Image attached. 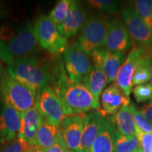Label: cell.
<instances>
[{
    "label": "cell",
    "mask_w": 152,
    "mask_h": 152,
    "mask_svg": "<svg viewBox=\"0 0 152 152\" xmlns=\"http://www.w3.org/2000/svg\"><path fill=\"white\" fill-rule=\"evenodd\" d=\"M130 103V97L125 94L116 83H114L102 92V109L99 111L106 117L108 115H115L123 106H129Z\"/></svg>",
    "instance_id": "e0dca14e"
},
{
    "label": "cell",
    "mask_w": 152,
    "mask_h": 152,
    "mask_svg": "<svg viewBox=\"0 0 152 152\" xmlns=\"http://www.w3.org/2000/svg\"><path fill=\"white\" fill-rule=\"evenodd\" d=\"M20 129V112L4 104L0 108V144L18 138Z\"/></svg>",
    "instance_id": "9a60e30c"
},
{
    "label": "cell",
    "mask_w": 152,
    "mask_h": 152,
    "mask_svg": "<svg viewBox=\"0 0 152 152\" xmlns=\"http://www.w3.org/2000/svg\"><path fill=\"white\" fill-rule=\"evenodd\" d=\"M26 152H44V151L42 148L38 147L36 144H34V145H30Z\"/></svg>",
    "instance_id": "836d02e7"
},
{
    "label": "cell",
    "mask_w": 152,
    "mask_h": 152,
    "mask_svg": "<svg viewBox=\"0 0 152 152\" xmlns=\"http://www.w3.org/2000/svg\"><path fill=\"white\" fill-rule=\"evenodd\" d=\"M87 11L78 1H72L68 14L61 24L57 26L66 39L74 37L81 31L87 20Z\"/></svg>",
    "instance_id": "4fadbf2b"
},
{
    "label": "cell",
    "mask_w": 152,
    "mask_h": 152,
    "mask_svg": "<svg viewBox=\"0 0 152 152\" xmlns=\"http://www.w3.org/2000/svg\"><path fill=\"white\" fill-rule=\"evenodd\" d=\"M1 99L4 104L18 112H24L35 104L37 92L1 70Z\"/></svg>",
    "instance_id": "277c9868"
},
{
    "label": "cell",
    "mask_w": 152,
    "mask_h": 152,
    "mask_svg": "<svg viewBox=\"0 0 152 152\" xmlns=\"http://www.w3.org/2000/svg\"><path fill=\"white\" fill-rule=\"evenodd\" d=\"M2 15H3V9L1 4H0V20H1V17H2Z\"/></svg>",
    "instance_id": "e575fe53"
},
{
    "label": "cell",
    "mask_w": 152,
    "mask_h": 152,
    "mask_svg": "<svg viewBox=\"0 0 152 152\" xmlns=\"http://www.w3.org/2000/svg\"><path fill=\"white\" fill-rule=\"evenodd\" d=\"M58 129L68 149L77 152L83 134V115H68L60 123Z\"/></svg>",
    "instance_id": "2e32d148"
},
{
    "label": "cell",
    "mask_w": 152,
    "mask_h": 152,
    "mask_svg": "<svg viewBox=\"0 0 152 152\" xmlns=\"http://www.w3.org/2000/svg\"><path fill=\"white\" fill-rule=\"evenodd\" d=\"M52 64L48 56L25 57L7 66V73L37 92L50 83Z\"/></svg>",
    "instance_id": "3957f363"
},
{
    "label": "cell",
    "mask_w": 152,
    "mask_h": 152,
    "mask_svg": "<svg viewBox=\"0 0 152 152\" xmlns=\"http://www.w3.org/2000/svg\"><path fill=\"white\" fill-rule=\"evenodd\" d=\"M64 63L68 77L72 80L83 83V79L92 68L89 56L74 42L64 53Z\"/></svg>",
    "instance_id": "30bf717a"
},
{
    "label": "cell",
    "mask_w": 152,
    "mask_h": 152,
    "mask_svg": "<svg viewBox=\"0 0 152 152\" xmlns=\"http://www.w3.org/2000/svg\"><path fill=\"white\" fill-rule=\"evenodd\" d=\"M151 85L152 86V61H151Z\"/></svg>",
    "instance_id": "8d00e7d4"
},
{
    "label": "cell",
    "mask_w": 152,
    "mask_h": 152,
    "mask_svg": "<svg viewBox=\"0 0 152 152\" xmlns=\"http://www.w3.org/2000/svg\"><path fill=\"white\" fill-rule=\"evenodd\" d=\"M130 108L134 117L136 128L145 133H152V124L143 116L141 112L132 102L130 104Z\"/></svg>",
    "instance_id": "83f0119b"
},
{
    "label": "cell",
    "mask_w": 152,
    "mask_h": 152,
    "mask_svg": "<svg viewBox=\"0 0 152 152\" xmlns=\"http://www.w3.org/2000/svg\"><path fill=\"white\" fill-rule=\"evenodd\" d=\"M20 129L18 139L29 145L35 144V137L43 118L36 104L31 109L20 112Z\"/></svg>",
    "instance_id": "ac0fdd59"
},
{
    "label": "cell",
    "mask_w": 152,
    "mask_h": 152,
    "mask_svg": "<svg viewBox=\"0 0 152 152\" xmlns=\"http://www.w3.org/2000/svg\"><path fill=\"white\" fill-rule=\"evenodd\" d=\"M71 0H61L50 11L49 17L57 26L62 23L67 16L68 10L71 7Z\"/></svg>",
    "instance_id": "484cf974"
},
{
    "label": "cell",
    "mask_w": 152,
    "mask_h": 152,
    "mask_svg": "<svg viewBox=\"0 0 152 152\" xmlns=\"http://www.w3.org/2000/svg\"><path fill=\"white\" fill-rule=\"evenodd\" d=\"M115 149L117 152H142L136 136H125L115 129Z\"/></svg>",
    "instance_id": "603a6c76"
},
{
    "label": "cell",
    "mask_w": 152,
    "mask_h": 152,
    "mask_svg": "<svg viewBox=\"0 0 152 152\" xmlns=\"http://www.w3.org/2000/svg\"><path fill=\"white\" fill-rule=\"evenodd\" d=\"M108 23L107 16L102 14H92L87 19L75 42L87 56H90L96 49L105 47Z\"/></svg>",
    "instance_id": "5b68a950"
},
{
    "label": "cell",
    "mask_w": 152,
    "mask_h": 152,
    "mask_svg": "<svg viewBox=\"0 0 152 152\" xmlns=\"http://www.w3.org/2000/svg\"><path fill=\"white\" fill-rule=\"evenodd\" d=\"M112 118L119 133L125 136H135L136 125L130 105L123 106Z\"/></svg>",
    "instance_id": "44dd1931"
},
{
    "label": "cell",
    "mask_w": 152,
    "mask_h": 152,
    "mask_svg": "<svg viewBox=\"0 0 152 152\" xmlns=\"http://www.w3.org/2000/svg\"><path fill=\"white\" fill-rule=\"evenodd\" d=\"M30 145L17 138L8 143L0 144V152H26Z\"/></svg>",
    "instance_id": "f546056e"
},
{
    "label": "cell",
    "mask_w": 152,
    "mask_h": 152,
    "mask_svg": "<svg viewBox=\"0 0 152 152\" xmlns=\"http://www.w3.org/2000/svg\"><path fill=\"white\" fill-rule=\"evenodd\" d=\"M50 86L61 102L67 115H83L93 110H100V104L83 83L68 77L61 58L52 64Z\"/></svg>",
    "instance_id": "6da1fadb"
},
{
    "label": "cell",
    "mask_w": 152,
    "mask_h": 152,
    "mask_svg": "<svg viewBox=\"0 0 152 152\" xmlns=\"http://www.w3.org/2000/svg\"><path fill=\"white\" fill-rule=\"evenodd\" d=\"M87 2L92 8L106 14L116 12L119 8V3L113 0H89Z\"/></svg>",
    "instance_id": "4316f807"
},
{
    "label": "cell",
    "mask_w": 152,
    "mask_h": 152,
    "mask_svg": "<svg viewBox=\"0 0 152 152\" xmlns=\"http://www.w3.org/2000/svg\"><path fill=\"white\" fill-rule=\"evenodd\" d=\"M132 4V8L152 30V1L137 0L133 1Z\"/></svg>",
    "instance_id": "d4e9b609"
},
{
    "label": "cell",
    "mask_w": 152,
    "mask_h": 152,
    "mask_svg": "<svg viewBox=\"0 0 152 152\" xmlns=\"http://www.w3.org/2000/svg\"><path fill=\"white\" fill-rule=\"evenodd\" d=\"M40 45L29 22L16 30H0V59L9 66L20 58L38 55Z\"/></svg>",
    "instance_id": "7a4b0ae2"
},
{
    "label": "cell",
    "mask_w": 152,
    "mask_h": 152,
    "mask_svg": "<svg viewBox=\"0 0 152 152\" xmlns=\"http://www.w3.org/2000/svg\"><path fill=\"white\" fill-rule=\"evenodd\" d=\"M68 152H76V151H69Z\"/></svg>",
    "instance_id": "74e56055"
},
{
    "label": "cell",
    "mask_w": 152,
    "mask_h": 152,
    "mask_svg": "<svg viewBox=\"0 0 152 152\" xmlns=\"http://www.w3.org/2000/svg\"><path fill=\"white\" fill-rule=\"evenodd\" d=\"M125 26L136 46L152 49V30L132 7L121 11Z\"/></svg>",
    "instance_id": "9c48e42d"
},
{
    "label": "cell",
    "mask_w": 152,
    "mask_h": 152,
    "mask_svg": "<svg viewBox=\"0 0 152 152\" xmlns=\"http://www.w3.org/2000/svg\"><path fill=\"white\" fill-rule=\"evenodd\" d=\"M115 125L113 118L107 117L93 142L90 152H117L115 149Z\"/></svg>",
    "instance_id": "d6986e66"
},
{
    "label": "cell",
    "mask_w": 152,
    "mask_h": 152,
    "mask_svg": "<svg viewBox=\"0 0 152 152\" xmlns=\"http://www.w3.org/2000/svg\"><path fill=\"white\" fill-rule=\"evenodd\" d=\"M105 49L109 52L125 53L134 47L133 40L123 23L119 19H109Z\"/></svg>",
    "instance_id": "8fae6325"
},
{
    "label": "cell",
    "mask_w": 152,
    "mask_h": 152,
    "mask_svg": "<svg viewBox=\"0 0 152 152\" xmlns=\"http://www.w3.org/2000/svg\"><path fill=\"white\" fill-rule=\"evenodd\" d=\"M93 66L99 68L107 76L108 84L114 82L125 60V54L109 52L105 48L97 49L90 55Z\"/></svg>",
    "instance_id": "7c38bea8"
},
{
    "label": "cell",
    "mask_w": 152,
    "mask_h": 152,
    "mask_svg": "<svg viewBox=\"0 0 152 152\" xmlns=\"http://www.w3.org/2000/svg\"><path fill=\"white\" fill-rule=\"evenodd\" d=\"M132 91L137 103H144L152 99V86L149 83L137 85Z\"/></svg>",
    "instance_id": "f1b7e54d"
},
{
    "label": "cell",
    "mask_w": 152,
    "mask_h": 152,
    "mask_svg": "<svg viewBox=\"0 0 152 152\" xmlns=\"http://www.w3.org/2000/svg\"><path fill=\"white\" fill-rule=\"evenodd\" d=\"M135 136L142 152H152V133H145L136 128Z\"/></svg>",
    "instance_id": "4dcf8cb0"
},
{
    "label": "cell",
    "mask_w": 152,
    "mask_h": 152,
    "mask_svg": "<svg viewBox=\"0 0 152 152\" xmlns=\"http://www.w3.org/2000/svg\"><path fill=\"white\" fill-rule=\"evenodd\" d=\"M140 111L143 115V116L152 124V99L147 103L142 105L140 109Z\"/></svg>",
    "instance_id": "d6a6232c"
},
{
    "label": "cell",
    "mask_w": 152,
    "mask_h": 152,
    "mask_svg": "<svg viewBox=\"0 0 152 152\" xmlns=\"http://www.w3.org/2000/svg\"><path fill=\"white\" fill-rule=\"evenodd\" d=\"M36 104L43 118L57 127L64 118L68 116L62 103L50 85L37 92Z\"/></svg>",
    "instance_id": "52a82bcc"
},
{
    "label": "cell",
    "mask_w": 152,
    "mask_h": 152,
    "mask_svg": "<svg viewBox=\"0 0 152 152\" xmlns=\"http://www.w3.org/2000/svg\"><path fill=\"white\" fill-rule=\"evenodd\" d=\"M107 83V76L103 70L93 66L83 80V84L93 95L96 102L99 104L100 95H102L104 88L108 84Z\"/></svg>",
    "instance_id": "ffe728a7"
},
{
    "label": "cell",
    "mask_w": 152,
    "mask_h": 152,
    "mask_svg": "<svg viewBox=\"0 0 152 152\" xmlns=\"http://www.w3.org/2000/svg\"><path fill=\"white\" fill-rule=\"evenodd\" d=\"M68 147L63 139L60 131L57 135L56 142L50 148L43 149L44 152H68Z\"/></svg>",
    "instance_id": "1f68e13d"
},
{
    "label": "cell",
    "mask_w": 152,
    "mask_h": 152,
    "mask_svg": "<svg viewBox=\"0 0 152 152\" xmlns=\"http://www.w3.org/2000/svg\"><path fill=\"white\" fill-rule=\"evenodd\" d=\"M152 54V49L136 46L132 49L120 68L116 77V84L126 96H130L132 89V79L137 68L148 56Z\"/></svg>",
    "instance_id": "ba28073f"
},
{
    "label": "cell",
    "mask_w": 152,
    "mask_h": 152,
    "mask_svg": "<svg viewBox=\"0 0 152 152\" xmlns=\"http://www.w3.org/2000/svg\"><path fill=\"white\" fill-rule=\"evenodd\" d=\"M59 129L43 118L35 137V144L42 149L50 148L56 142Z\"/></svg>",
    "instance_id": "7402d4cb"
},
{
    "label": "cell",
    "mask_w": 152,
    "mask_h": 152,
    "mask_svg": "<svg viewBox=\"0 0 152 152\" xmlns=\"http://www.w3.org/2000/svg\"><path fill=\"white\" fill-rule=\"evenodd\" d=\"M36 38L42 48L54 55L65 53L68 49V39L61 35L57 26L49 16L42 15L34 23Z\"/></svg>",
    "instance_id": "8992f818"
},
{
    "label": "cell",
    "mask_w": 152,
    "mask_h": 152,
    "mask_svg": "<svg viewBox=\"0 0 152 152\" xmlns=\"http://www.w3.org/2000/svg\"><path fill=\"white\" fill-rule=\"evenodd\" d=\"M152 54L148 56L137 68L132 79L133 85H140L147 83L151 79Z\"/></svg>",
    "instance_id": "cb8c5ba5"
},
{
    "label": "cell",
    "mask_w": 152,
    "mask_h": 152,
    "mask_svg": "<svg viewBox=\"0 0 152 152\" xmlns=\"http://www.w3.org/2000/svg\"><path fill=\"white\" fill-rule=\"evenodd\" d=\"M99 110H93L83 115V130L77 152H90L93 142L98 135L106 119Z\"/></svg>",
    "instance_id": "5bb4252c"
},
{
    "label": "cell",
    "mask_w": 152,
    "mask_h": 152,
    "mask_svg": "<svg viewBox=\"0 0 152 152\" xmlns=\"http://www.w3.org/2000/svg\"><path fill=\"white\" fill-rule=\"evenodd\" d=\"M1 99V69H0V99Z\"/></svg>",
    "instance_id": "d590c367"
}]
</instances>
